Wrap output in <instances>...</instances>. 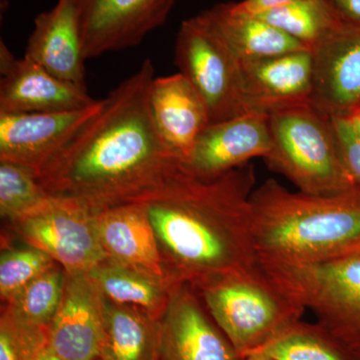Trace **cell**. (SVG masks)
Segmentation results:
<instances>
[{"instance_id":"24","label":"cell","mask_w":360,"mask_h":360,"mask_svg":"<svg viewBox=\"0 0 360 360\" xmlns=\"http://www.w3.org/2000/svg\"><path fill=\"white\" fill-rule=\"evenodd\" d=\"M262 352L272 360H356L317 323L298 321Z\"/></svg>"},{"instance_id":"25","label":"cell","mask_w":360,"mask_h":360,"mask_svg":"<svg viewBox=\"0 0 360 360\" xmlns=\"http://www.w3.org/2000/svg\"><path fill=\"white\" fill-rule=\"evenodd\" d=\"M257 16L310 51L335 22L321 0H295Z\"/></svg>"},{"instance_id":"14","label":"cell","mask_w":360,"mask_h":360,"mask_svg":"<svg viewBox=\"0 0 360 360\" xmlns=\"http://www.w3.org/2000/svg\"><path fill=\"white\" fill-rule=\"evenodd\" d=\"M272 150L267 113L252 110L225 122L210 123L198 136L188 169L202 179H214L248 165L266 160Z\"/></svg>"},{"instance_id":"2","label":"cell","mask_w":360,"mask_h":360,"mask_svg":"<svg viewBox=\"0 0 360 360\" xmlns=\"http://www.w3.org/2000/svg\"><path fill=\"white\" fill-rule=\"evenodd\" d=\"M255 184L250 165L214 179H200L186 165L139 201L146 206L163 266L174 285L198 290L257 269L250 224Z\"/></svg>"},{"instance_id":"23","label":"cell","mask_w":360,"mask_h":360,"mask_svg":"<svg viewBox=\"0 0 360 360\" xmlns=\"http://www.w3.org/2000/svg\"><path fill=\"white\" fill-rule=\"evenodd\" d=\"M65 281V269L56 264L6 302L2 310L22 326L47 331L63 302Z\"/></svg>"},{"instance_id":"5","label":"cell","mask_w":360,"mask_h":360,"mask_svg":"<svg viewBox=\"0 0 360 360\" xmlns=\"http://www.w3.org/2000/svg\"><path fill=\"white\" fill-rule=\"evenodd\" d=\"M240 359L262 352L305 309L283 295L257 269L225 277L195 290Z\"/></svg>"},{"instance_id":"32","label":"cell","mask_w":360,"mask_h":360,"mask_svg":"<svg viewBox=\"0 0 360 360\" xmlns=\"http://www.w3.org/2000/svg\"><path fill=\"white\" fill-rule=\"evenodd\" d=\"M241 360H272L270 359L269 355L264 354V352H257V354H253L248 355Z\"/></svg>"},{"instance_id":"13","label":"cell","mask_w":360,"mask_h":360,"mask_svg":"<svg viewBox=\"0 0 360 360\" xmlns=\"http://www.w3.org/2000/svg\"><path fill=\"white\" fill-rule=\"evenodd\" d=\"M311 51L314 78L310 103L333 117L360 105V27L335 21Z\"/></svg>"},{"instance_id":"3","label":"cell","mask_w":360,"mask_h":360,"mask_svg":"<svg viewBox=\"0 0 360 360\" xmlns=\"http://www.w3.org/2000/svg\"><path fill=\"white\" fill-rule=\"evenodd\" d=\"M258 264H311L360 252V191L335 196L291 193L269 179L250 196Z\"/></svg>"},{"instance_id":"12","label":"cell","mask_w":360,"mask_h":360,"mask_svg":"<svg viewBox=\"0 0 360 360\" xmlns=\"http://www.w3.org/2000/svg\"><path fill=\"white\" fill-rule=\"evenodd\" d=\"M188 285L174 288L160 321V360H241Z\"/></svg>"},{"instance_id":"4","label":"cell","mask_w":360,"mask_h":360,"mask_svg":"<svg viewBox=\"0 0 360 360\" xmlns=\"http://www.w3.org/2000/svg\"><path fill=\"white\" fill-rule=\"evenodd\" d=\"M267 120L272 150L264 160L300 193L335 196L360 191L345 162L333 116L303 103L269 111Z\"/></svg>"},{"instance_id":"8","label":"cell","mask_w":360,"mask_h":360,"mask_svg":"<svg viewBox=\"0 0 360 360\" xmlns=\"http://www.w3.org/2000/svg\"><path fill=\"white\" fill-rule=\"evenodd\" d=\"M94 210L51 196L32 212L11 221L25 245L44 251L70 274H89L108 258L99 238Z\"/></svg>"},{"instance_id":"22","label":"cell","mask_w":360,"mask_h":360,"mask_svg":"<svg viewBox=\"0 0 360 360\" xmlns=\"http://www.w3.org/2000/svg\"><path fill=\"white\" fill-rule=\"evenodd\" d=\"M108 300L137 307L160 321L176 286L106 258L89 272ZM179 286V285H177Z\"/></svg>"},{"instance_id":"11","label":"cell","mask_w":360,"mask_h":360,"mask_svg":"<svg viewBox=\"0 0 360 360\" xmlns=\"http://www.w3.org/2000/svg\"><path fill=\"white\" fill-rule=\"evenodd\" d=\"M101 105L103 99L68 112L0 113V161L30 168L37 176Z\"/></svg>"},{"instance_id":"28","label":"cell","mask_w":360,"mask_h":360,"mask_svg":"<svg viewBox=\"0 0 360 360\" xmlns=\"http://www.w3.org/2000/svg\"><path fill=\"white\" fill-rule=\"evenodd\" d=\"M45 345H47L46 331L22 326L2 310L0 360H32Z\"/></svg>"},{"instance_id":"27","label":"cell","mask_w":360,"mask_h":360,"mask_svg":"<svg viewBox=\"0 0 360 360\" xmlns=\"http://www.w3.org/2000/svg\"><path fill=\"white\" fill-rule=\"evenodd\" d=\"M56 264L44 251L32 245L2 250L0 255V296L2 302H8Z\"/></svg>"},{"instance_id":"21","label":"cell","mask_w":360,"mask_h":360,"mask_svg":"<svg viewBox=\"0 0 360 360\" xmlns=\"http://www.w3.org/2000/svg\"><path fill=\"white\" fill-rule=\"evenodd\" d=\"M98 360H160V321L141 309L104 296Z\"/></svg>"},{"instance_id":"29","label":"cell","mask_w":360,"mask_h":360,"mask_svg":"<svg viewBox=\"0 0 360 360\" xmlns=\"http://www.w3.org/2000/svg\"><path fill=\"white\" fill-rule=\"evenodd\" d=\"M336 22L360 27V0H321Z\"/></svg>"},{"instance_id":"16","label":"cell","mask_w":360,"mask_h":360,"mask_svg":"<svg viewBox=\"0 0 360 360\" xmlns=\"http://www.w3.org/2000/svg\"><path fill=\"white\" fill-rule=\"evenodd\" d=\"M239 63L243 96L250 110L267 113L310 103L314 63L309 49Z\"/></svg>"},{"instance_id":"10","label":"cell","mask_w":360,"mask_h":360,"mask_svg":"<svg viewBox=\"0 0 360 360\" xmlns=\"http://www.w3.org/2000/svg\"><path fill=\"white\" fill-rule=\"evenodd\" d=\"M0 113L68 112L96 103L87 89L59 79L0 40Z\"/></svg>"},{"instance_id":"1","label":"cell","mask_w":360,"mask_h":360,"mask_svg":"<svg viewBox=\"0 0 360 360\" xmlns=\"http://www.w3.org/2000/svg\"><path fill=\"white\" fill-rule=\"evenodd\" d=\"M155 70L146 58L111 90L37 174L49 195L77 201L94 212L139 202L186 167L158 134L149 94Z\"/></svg>"},{"instance_id":"15","label":"cell","mask_w":360,"mask_h":360,"mask_svg":"<svg viewBox=\"0 0 360 360\" xmlns=\"http://www.w3.org/2000/svg\"><path fill=\"white\" fill-rule=\"evenodd\" d=\"M104 296L89 274L66 272L65 295L46 331L47 345L65 360H98Z\"/></svg>"},{"instance_id":"19","label":"cell","mask_w":360,"mask_h":360,"mask_svg":"<svg viewBox=\"0 0 360 360\" xmlns=\"http://www.w3.org/2000/svg\"><path fill=\"white\" fill-rule=\"evenodd\" d=\"M149 108L161 139L186 165L198 136L210 124L202 97L179 72L153 79Z\"/></svg>"},{"instance_id":"6","label":"cell","mask_w":360,"mask_h":360,"mask_svg":"<svg viewBox=\"0 0 360 360\" xmlns=\"http://www.w3.org/2000/svg\"><path fill=\"white\" fill-rule=\"evenodd\" d=\"M291 300L310 309L316 323L360 360V255L311 264H258Z\"/></svg>"},{"instance_id":"18","label":"cell","mask_w":360,"mask_h":360,"mask_svg":"<svg viewBox=\"0 0 360 360\" xmlns=\"http://www.w3.org/2000/svg\"><path fill=\"white\" fill-rule=\"evenodd\" d=\"M99 238L110 259L174 285L163 266L153 225L141 202L96 212Z\"/></svg>"},{"instance_id":"20","label":"cell","mask_w":360,"mask_h":360,"mask_svg":"<svg viewBox=\"0 0 360 360\" xmlns=\"http://www.w3.org/2000/svg\"><path fill=\"white\" fill-rule=\"evenodd\" d=\"M201 13L239 63L309 49L258 16L240 11L236 2L217 4Z\"/></svg>"},{"instance_id":"26","label":"cell","mask_w":360,"mask_h":360,"mask_svg":"<svg viewBox=\"0 0 360 360\" xmlns=\"http://www.w3.org/2000/svg\"><path fill=\"white\" fill-rule=\"evenodd\" d=\"M51 198L30 168L0 161V214L14 221Z\"/></svg>"},{"instance_id":"33","label":"cell","mask_w":360,"mask_h":360,"mask_svg":"<svg viewBox=\"0 0 360 360\" xmlns=\"http://www.w3.org/2000/svg\"><path fill=\"white\" fill-rule=\"evenodd\" d=\"M357 255H360V252H359V253H357Z\"/></svg>"},{"instance_id":"9","label":"cell","mask_w":360,"mask_h":360,"mask_svg":"<svg viewBox=\"0 0 360 360\" xmlns=\"http://www.w3.org/2000/svg\"><path fill=\"white\" fill-rule=\"evenodd\" d=\"M177 0H77L85 59L141 44L165 25Z\"/></svg>"},{"instance_id":"7","label":"cell","mask_w":360,"mask_h":360,"mask_svg":"<svg viewBox=\"0 0 360 360\" xmlns=\"http://www.w3.org/2000/svg\"><path fill=\"white\" fill-rule=\"evenodd\" d=\"M174 63L205 101L210 123L252 111L243 96L240 63L202 13L180 25Z\"/></svg>"},{"instance_id":"30","label":"cell","mask_w":360,"mask_h":360,"mask_svg":"<svg viewBox=\"0 0 360 360\" xmlns=\"http://www.w3.org/2000/svg\"><path fill=\"white\" fill-rule=\"evenodd\" d=\"M292 1L295 0H243L236 4L240 11L252 15H257L274 7L283 6Z\"/></svg>"},{"instance_id":"17","label":"cell","mask_w":360,"mask_h":360,"mask_svg":"<svg viewBox=\"0 0 360 360\" xmlns=\"http://www.w3.org/2000/svg\"><path fill=\"white\" fill-rule=\"evenodd\" d=\"M25 56L59 79L86 89L77 0H58L51 9L37 16Z\"/></svg>"},{"instance_id":"31","label":"cell","mask_w":360,"mask_h":360,"mask_svg":"<svg viewBox=\"0 0 360 360\" xmlns=\"http://www.w3.org/2000/svg\"><path fill=\"white\" fill-rule=\"evenodd\" d=\"M32 360H65L58 356V354H54L53 352L49 347V345H45L44 347L40 348L39 352L35 354Z\"/></svg>"}]
</instances>
